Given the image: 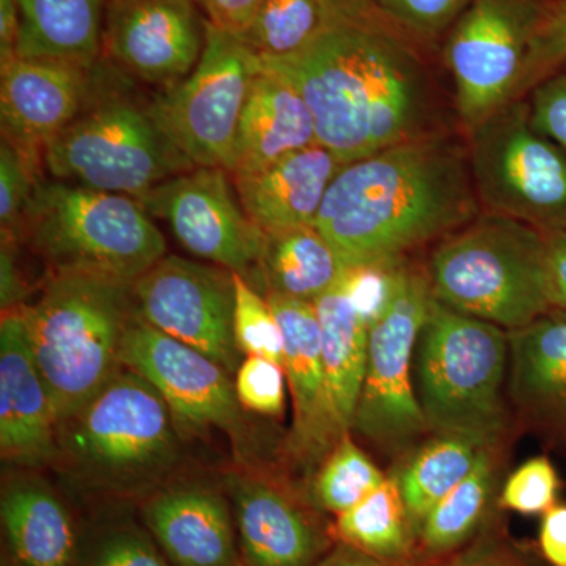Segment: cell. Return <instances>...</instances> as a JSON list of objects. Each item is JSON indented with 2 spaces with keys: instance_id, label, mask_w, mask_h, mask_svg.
<instances>
[{
  "instance_id": "1",
  "label": "cell",
  "mask_w": 566,
  "mask_h": 566,
  "mask_svg": "<svg viewBox=\"0 0 566 566\" xmlns=\"http://www.w3.org/2000/svg\"><path fill=\"white\" fill-rule=\"evenodd\" d=\"M415 43L370 3L296 54L262 62L301 93L319 144L349 164L449 129Z\"/></svg>"
},
{
  "instance_id": "2",
  "label": "cell",
  "mask_w": 566,
  "mask_h": 566,
  "mask_svg": "<svg viewBox=\"0 0 566 566\" xmlns=\"http://www.w3.org/2000/svg\"><path fill=\"white\" fill-rule=\"evenodd\" d=\"M480 214L465 137L446 129L345 164L315 227L348 268L411 259Z\"/></svg>"
},
{
  "instance_id": "3",
  "label": "cell",
  "mask_w": 566,
  "mask_h": 566,
  "mask_svg": "<svg viewBox=\"0 0 566 566\" xmlns=\"http://www.w3.org/2000/svg\"><path fill=\"white\" fill-rule=\"evenodd\" d=\"M180 433L158 390L122 367L57 428V463L84 493L144 501L180 460Z\"/></svg>"
},
{
  "instance_id": "4",
  "label": "cell",
  "mask_w": 566,
  "mask_h": 566,
  "mask_svg": "<svg viewBox=\"0 0 566 566\" xmlns=\"http://www.w3.org/2000/svg\"><path fill=\"white\" fill-rule=\"evenodd\" d=\"M133 283L51 273L35 303L18 307L57 424L88 403L123 367Z\"/></svg>"
},
{
  "instance_id": "5",
  "label": "cell",
  "mask_w": 566,
  "mask_h": 566,
  "mask_svg": "<svg viewBox=\"0 0 566 566\" xmlns=\"http://www.w3.org/2000/svg\"><path fill=\"white\" fill-rule=\"evenodd\" d=\"M417 400L431 433L458 434L485 449L512 441L506 403L509 333L431 297L416 345Z\"/></svg>"
},
{
  "instance_id": "6",
  "label": "cell",
  "mask_w": 566,
  "mask_h": 566,
  "mask_svg": "<svg viewBox=\"0 0 566 566\" xmlns=\"http://www.w3.org/2000/svg\"><path fill=\"white\" fill-rule=\"evenodd\" d=\"M427 266L439 303L509 331L558 307L543 230L482 214L431 249Z\"/></svg>"
},
{
  "instance_id": "7",
  "label": "cell",
  "mask_w": 566,
  "mask_h": 566,
  "mask_svg": "<svg viewBox=\"0 0 566 566\" xmlns=\"http://www.w3.org/2000/svg\"><path fill=\"white\" fill-rule=\"evenodd\" d=\"M21 240L51 273H88L133 283L167 255L161 230L134 197L41 180Z\"/></svg>"
},
{
  "instance_id": "8",
  "label": "cell",
  "mask_w": 566,
  "mask_h": 566,
  "mask_svg": "<svg viewBox=\"0 0 566 566\" xmlns=\"http://www.w3.org/2000/svg\"><path fill=\"white\" fill-rule=\"evenodd\" d=\"M43 166L54 180L134 199L196 169L153 117L150 103L115 91L92 96L44 147Z\"/></svg>"
},
{
  "instance_id": "9",
  "label": "cell",
  "mask_w": 566,
  "mask_h": 566,
  "mask_svg": "<svg viewBox=\"0 0 566 566\" xmlns=\"http://www.w3.org/2000/svg\"><path fill=\"white\" fill-rule=\"evenodd\" d=\"M464 137L482 212L566 232V151L536 132L527 98L505 104Z\"/></svg>"
},
{
  "instance_id": "10",
  "label": "cell",
  "mask_w": 566,
  "mask_h": 566,
  "mask_svg": "<svg viewBox=\"0 0 566 566\" xmlns=\"http://www.w3.org/2000/svg\"><path fill=\"white\" fill-rule=\"evenodd\" d=\"M431 297L427 266L403 260L397 268L389 307L368 337L367 370L352 433L394 461L431 434L411 376Z\"/></svg>"
},
{
  "instance_id": "11",
  "label": "cell",
  "mask_w": 566,
  "mask_h": 566,
  "mask_svg": "<svg viewBox=\"0 0 566 566\" xmlns=\"http://www.w3.org/2000/svg\"><path fill=\"white\" fill-rule=\"evenodd\" d=\"M262 66L248 44L207 21L196 69L153 99V117L193 167L232 174L238 126Z\"/></svg>"
},
{
  "instance_id": "12",
  "label": "cell",
  "mask_w": 566,
  "mask_h": 566,
  "mask_svg": "<svg viewBox=\"0 0 566 566\" xmlns=\"http://www.w3.org/2000/svg\"><path fill=\"white\" fill-rule=\"evenodd\" d=\"M549 0H471L444 48L463 132L517 99L532 40Z\"/></svg>"
},
{
  "instance_id": "13",
  "label": "cell",
  "mask_w": 566,
  "mask_h": 566,
  "mask_svg": "<svg viewBox=\"0 0 566 566\" xmlns=\"http://www.w3.org/2000/svg\"><path fill=\"white\" fill-rule=\"evenodd\" d=\"M136 200L148 216L169 226L186 251L253 282L264 232L245 214L232 174L221 167H196Z\"/></svg>"
},
{
  "instance_id": "14",
  "label": "cell",
  "mask_w": 566,
  "mask_h": 566,
  "mask_svg": "<svg viewBox=\"0 0 566 566\" xmlns=\"http://www.w3.org/2000/svg\"><path fill=\"white\" fill-rule=\"evenodd\" d=\"M144 322L221 364L230 375L243 363L233 335L232 271L164 255L132 285Z\"/></svg>"
},
{
  "instance_id": "15",
  "label": "cell",
  "mask_w": 566,
  "mask_h": 566,
  "mask_svg": "<svg viewBox=\"0 0 566 566\" xmlns=\"http://www.w3.org/2000/svg\"><path fill=\"white\" fill-rule=\"evenodd\" d=\"M120 360L158 390L180 436L240 433L243 408L233 375L207 354L144 322L137 312L123 338Z\"/></svg>"
},
{
  "instance_id": "16",
  "label": "cell",
  "mask_w": 566,
  "mask_h": 566,
  "mask_svg": "<svg viewBox=\"0 0 566 566\" xmlns=\"http://www.w3.org/2000/svg\"><path fill=\"white\" fill-rule=\"evenodd\" d=\"M226 490L244 566H315L335 545L307 493L251 474H230Z\"/></svg>"
},
{
  "instance_id": "17",
  "label": "cell",
  "mask_w": 566,
  "mask_h": 566,
  "mask_svg": "<svg viewBox=\"0 0 566 566\" xmlns=\"http://www.w3.org/2000/svg\"><path fill=\"white\" fill-rule=\"evenodd\" d=\"M205 35L193 0H109L103 51L126 73L167 88L196 69Z\"/></svg>"
},
{
  "instance_id": "18",
  "label": "cell",
  "mask_w": 566,
  "mask_h": 566,
  "mask_svg": "<svg viewBox=\"0 0 566 566\" xmlns=\"http://www.w3.org/2000/svg\"><path fill=\"white\" fill-rule=\"evenodd\" d=\"M283 335V368L293 403V424L285 447L290 460L315 474L346 433L335 420L323 363L322 334L314 303L263 293Z\"/></svg>"
},
{
  "instance_id": "19",
  "label": "cell",
  "mask_w": 566,
  "mask_h": 566,
  "mask_svg": "<svg viewBox=\"0 0 566 566\" xmlns=\"http://www.w3.org/2000/svg\"><path fill=\"white\" fill-rule=\"evenodd\" d=\"M95 66L14 59L0 69L2 137L33 158L84 111L95 95Z\"/></svg>"
},
{
  "instance_id": "20",
  "label": "cell",
  "mask_w": 566,
  "mask_h": 566,
  "mask_svg": "<svg viewBox=\"0 0 566 566\" xmlns=\"http://www.w3.org/2000/svg\"><path fill=\"white\" fill-rule=\"evenodd\" d=\"M57 419L20 311L0 323V453L6 463L44 468L57 463Z\"/></svg>"
},
{
  "instance_id": "21",
  "label": "cell",
  "mask_w": 566,
  "mask_h": 566,
  "mask_svg": "<svg viewBox=\"0 0 566 566\" xmlns=\"http://www.w3.org/2000/svg\"><path fill=\"white\" fill-rule=\"evenodd\" d=\"M139 516L172 566H244L227 493L203 483L164 485Z\"/></svg>"
},
{
  "instance_id": "22",
  "label": "cell",
  "mask_w": 566,
  "mask_h": 566,
  "mask_svg": "<svg viewBox=\"0 0 566 566\" xmlns=\"http://www.w3.org/2000/svg\"><path fill=\"white\" fill-rule=\"evenodd\" d=\"M506 395L517 427L566 449V307L509 331Z\"/></svg>"
},
{
  "instance_id": "23",
  "label": "cell",
  "mask_w": 566,
  "mask_h": 566,
  "mask_svg": "<svg viewBox=\"0 0 566 566\" xmlns=\"http://www.w3.org/2000/svg\"><path fill=\"white\" fill-rule=\"evenodd\" d=\"M0 523L2 566H77L81 521L40 476L3 482Z\"/></svg>"
},
{
  "instance_id": "24",
  "label": "cell",
  "mask_w": 566,
  "mask_h": 566,
  "mask_svg": "<svg viewBox=\"0 0 566 566\" xmlns=\"http://www.w3.org/2000/svg\"><path fill=\"white\" fill-rule=\"evenodd\" d=\"M344 166L318 142L259 172L232 178L249 219L264 233L281 232L315 226L327 189Z\"/></svg>"
},
{
  "instance_id": "25",
  "label": "cell",
  "mask_w": 566,
  "mask_h": 566,
  "mask_svg": "<svg viewBox=\"0 0 566 566\" xmlns=\"http://www.w3.org/2000/svg\"><path fill=\"white\" fill-rule=\"evenodd\" d=\"M314 144H318L315 122L303 96L263 65L238 126L232 177L259 172Z\"/></svg>"
},
{
  "instance_id": "26",
  "label": "cell",
  "mask_w": 566,
  "mask_h": 566,
  "mask_svg": "<svg viewBox=\"0 0 566 566\" xmlns=\"http://www.w3.org/2000/svg\"><path fill=\"white\" fill-rule=\"evenodd\" d=\"M506 449H485L471 472L428 512L417 531V557L433 566L485 531L499 509Z\"/></svg>"
},
{
  "instance_id": "27",
  "label": "cell",
  "mask_w": 566,
  "mask_h": 566,
  "mask_svg": "<svg viewBox=\"0 0 566 566\" xmlns=\"http://www.w3.org/2000/svg\"><path fill=\"white\" fill-rule=\"evenodd\" d=\"M18 59H52L95 66L103 54L109 0H17Z\"/></svg>"
},
{
  "instance_id": "28",
  "label": "cell",
  "mask_w": 566,
  "mask_h": 566,
  "mask_svg": "<svg viewBox=\"0 0 566 566\" xmlns=\"http://www.w3.org/2000/svg\"><path fill=\"white\" fill-rule=\"evenodd\" d=\"M314 305L331 405L338 427L349 433L367 370L370 327L354 311L338 282L316 297Z\"/></svg>"
},
{
  "instance_id": "29",
  "label": "cell",
  "mask_w": 566,
  "mask_h": 566,
  "mask_svg": "<svg viewBox=\"0 0 566 566\" xmlns=\"http://www.w3.org/2000/svg\"><path fill=\"white\" fill-rule=\"evenodd\" d=\"M344 263L315 226L264 233L252 285L314 303L340 281Z\"/></svg>"
},
{
  "instance_id": "30",
  "label": "cell",
  "mask_w": 566,
  "mask_h": 566,
  "mask_svg": "<svg viewBox=\"0 0 566 566\" xmlns=\"http://www.w3.org/2000/svg\"><path fill=\"white\" fill-rule=\"evenodd\" d=\"M483 450L464 436L431 433L395 461L389 474L400 488L416 531L428 512L474 469Z\"/></svg>"
},
{
  "instance_id": "31",
  "label": "cell",
  "mask_w": 566,
  "mask_h": 566,
  "mask_svg": "<svg viewBox=\"0 0 566 566\" xmlns=\"http://www.w3.org/2000/svg\"><path fill=\"white\" fill-rule=\"evenodd\" d=\"M335 543H345L368 556L417 565V531L400 488L387 472L385 482L364 501L333 521Z\"/></svg>"
},
{
  "instance_id": "32",
  "label": "cell",
  "mask_w": 566,
  "mask_h": 566,
  "mask_svg": "<svg viewBox=\"0 0 566 566\" xmlns=\"http://www.w3.org/2000/svg\"><path fill=\"white\" fill-rule=\"evenodd\" d=\"M370 3L371 0H263L251 24L237 36L260 57H286Z\"/></svg>"
},
{
  "instance_id": "33",
  "label": "cell",
  "mask_w": 566,
  "mask_h": 566,
  "mask_svg": "<svg viewBox=\"0 0 566 566\" xmlns=\"http://www.w3.org/2000/svg\"><path fill=\"white\" fill-rule=\"evenodd\" d=\"M386 476L349 431L324 458L305 493L318 512L335 517L374 493Z\"/></svg>"
},
{
  "instance_id": "34",
  "label": "cell",
  "mask_w": 566,
  "mask_h": 566,
  "mask_svg": "<svg viewBox=\"0 0 566 566\" xmlns=\"http://www.w3.org/2000/svg\"><path fill=\"white\" fill-rule=\"evenodd\" d=\"M77 566H172L140 516L99 513L81 523Z\"/></svg>"
},
{
  "instance_id": "35",
  "label": "cell",
  "mask_w": 566,
  "mask_h": 566,
  "mask_svg": "<svg viewBox=\"0 0 566 566\" xmlns=\"http://www.w3.org/2000/svg\"><path fill=\"white\" fill-rule=\"evenodd\" d=\"M234 344L241 356H262L283 363V335L266 296L248 279L233 273Z\"/></svg>"
},
{
  "instance_id": "36",
  "label": "cell",
  "mask_w": 566,
  "mask_h": 566,
  "mask_svg": "<svg viewBox=\"0 0 566 566\" xmlns=\"http://www.w3.org/2000/svg\"><path fill=\"white\" fill-rule=\"evenodd\" d=\"M43 159L33 158L14 147L11 142H0V223L2 241L20 243L25 212L32 202L41 178Z\"/></svg>"
},
{
  "instance_id": "37",
  "label": "cell",
  "mask_w": 566,
  "mask_h": 566,
  "mask_svg": "<svg viewBox=\"0 0 566 566\" xmlns=\"http://www.w3.org/2000/svg\"><path fill=\"white\" fill-rule=\"evenodd\" d=\"M560 476L547 457H535L515 469L499 493V509L524 516H543L557 505Z\"/></svg>"
},
{
  "instance_id": "38",
  "label": "cell",
  "mask_w": 566,
  "mask_h": 566,
  "mask_svg": "<svg viewBox=\"0 0 566 566\" xmlns=\"http://www.w3.org/2000/svg\"><path fill=\"white\" fill-rule=\"evenodd\" d=\"M238 403L243 411L279 419L285 412V368L277 360L245 356L233 378Z\"/></svg>"
},
{
  "instance_id": "39",
  "label": "cell",
  "mask_w": 566,
  "mask_h": 566,
  "mask_svg": "<svg viewBox=\"0 0 566 566\" xmlns=\"http://www.w3.org/2000/svg\"><path fill=\"white\" fill-rule=\"evenodd\" d=\"M565 70L566 0H549L545 17L532 40L517 99L527 98L536 85Z\"/></svg>"
},
{
  "instance_id": "40",
  "label": "cell",
  "mask_w": 566,
  "mask_h": 566,
  "mask_svg": "<svg viewBox=\"0 0 566 566\" xmlns=\"http://www.w3.org/2000/svg\"><path fill=\"white\" fill-rule=\"evenodd\" d=\"M471 0H371L395 28L416 41H434L453 28Z\"/></svg>"
},
{
  "instance_id": "41",
  "label": "cell",
  "mask_w": 566,
  "mask_h": 566,
  "mask_svg": "<svg viewBox=\"0 0 566 566\" xmlns=\"http://www.w3.org/2000/svg\"><path fill=\"white\" fill-rule=\"evenodd\" d=\"M401 262L403 260L394 263L357 264V266L345 268L342 273L338 283L348 296L354 311L370 329L389 307L394 294L395 275Z\"/></svg>"
},
{
  "instance_id": "42",
  "label": "cell",
  "mask_w": 566,
  "mask_h": 566,
  "mask_svg": "<svg viewBox=\"0 0 566 566\" xmlns=\"http://www.w3.org/2000/svg\"><path fill=\"white\" fill-rule=\"evenodd\" d=\"M433 566H538L526 547L513 542L495 515L474 542Z\"/></svg>"
},
{
  "instance_id": "43",
  "label": "cell",
  "mask_w": 566,
  "mask_h": 566,
  "mask_svg": "<svg viewBox=\"0 0 566 566\" xmlns=\"http://www.w3.org/2000/svg\"><path fill=\"white\" fill-rule=\"evenodd\" d=\"M527 96L536 132L566 151V70L536 85Z\"/></svg>"
},
{
  "instance_id": "44",
  "label": "cell",
  "mask_w": 566,
  "mask_h": 566,
  "mask_svg": "<svg viewBox=\"0 0 566 566\" xmlns=\"http://www.w3.org/2000/svg\"><path fill=\"white\" fill-rule=\"evenodd\" d=\"M208 22L222 31L240 35L251 24L263 0H193Z\"/></svg>"
},
{
  "instance_id": "45",
  "label": "cell",
  "mask_w": 566,
  "mask_h": 566,
  "mask_svg": "<svg viewBox=\"0 0 566 566\" xmlns=\"http://www.w3.org/2000/svg\"><path fill=\"white\" fill-rule=\"evenodd\" d=\"M539 553L549 566H566V504L547 510L539 524Z\"/></svg>"
},
{
  "instance_id": "46",
  "label": "cell",
  "mask_w": 566,
  "mask_h": 566,
  "mask_svg": "<svg viewBox=\"0 0 566 566\" xmlns=\"http://www.w3.org/2000/svg\"><path fill=\"white\" fill-rule=\"evenodd\" d=\"M21 17L17 0H0V69L18 59Z\"/></svg>"
},
{
  "instance_id": "47",
  "label": "cell",
  "mask_w": 566,
  "mask_h": 566,
  "mask_svg": "<svg viewBox=\"0 0 566 566\" xmlns=\"http://www.w3.org/2000/svg\"><path fill=\"white\" fill-rule=\"evenodd\" d=\"M549 255L551 277L558 307H566V232L565 230H543Z\"/></svg>"
},
{
  "instance_id": "48",
  "label": "cell",
  "mask_w": 566,
  "mask_h": 566,
  "mask_svg": "<svg viewBox=\"0 0 566 566\" xmlns=\"http://www.w3.org/2000/svg\"><path fill=\"white\" fill-rule=\"evenodd\" d=\"M18 243L2 241V312L21 307L25 290L22 285L20 270L17 268L13 249Z\"/></svg>"
},
{
  "instance_id": "49",
  "label": "cell",
  "mask_w": 566,
  "mask_h": 566,
  "mask_svg": "<svg viewBox=\"0 0 566 566\" xmlns=\"http://www.w3.org/2000/svg\"><path fill=\"white\" fill-rule=\"evenodd\" d=\"M315 566H417L394 564V562L381 560L374 556L356 549V547L345 545V543H335L326 556L322 558Z\"/></svg>"
}]
</instances>
